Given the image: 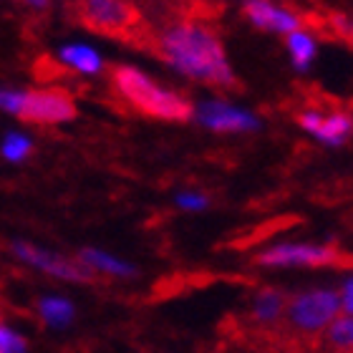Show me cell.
<instances>
[{"label": "cell", "mask_w": 353, "mask_h": 353, "mask_svg": "<svg viewBox=\"0 0 353 353\" xmlns=\"http://www.w3.org/2000/svg\"><path fill=\"white\" fill-rule=\"evenodd\" d=\"M59 61L63 66L71 68V71H79V74H99L101 71L99 53L86 48V46H66L59 53Z\"/></svg>", "instance_id": "cell-13"}, {"label": "cell", "mask_w": 353, "mask_h": 353, "mask_svg": "<svg viewBox=\"0 0 353 353\" xmlns=\"http://www.w3.org/2000/svg\"><path fill=\"white\" fill-rule=\"evenodd\" d=\"M176 202H179V207H184V210H202V207L207 205V199L199 197V194H179Z\"/></svg>", "instance_id": "cell-21"}, {"label": "cell", "mask_w": 353, "mask_h": 353, "mask_svg": "<svg viewBox=\"0 0 353 353\" xmlns=\"http://www.w3.org/2000/svg\"><path fill=\"white\" fill-rule=\"evenodd\" d=\"M258 265L265 268H290V265H310V268H318V265H339L343 263V252L336 250V248H328V245H278V248H270V250L260 252Z\"/></svg>", "instance_id": "cell-8"}, {"label": "cell", "mask_w": 353, "mask_h": 353, "mask_svg": "<svg viewBox=\"0 0 353 353\" xmlns=\"http://www.w3.org/2000/svg\"><path fill=\"white\" fill-rule=\"evenodd\" d=\"M197 119L214 132H248L258 129V119L248 111L232 109L222 101H207L197 109Z\"/></svg>", "instance_id": "cell-10"}, {"label": "cell", "mask_w": 353, "mask_h": 353, "mask_svg": "<svg viewBox=\"0 0 353 353\" xmlns=\"http://www.w3.org/2000/svg\"><path fill=\"white\" fill-rule=\"evenodd\" d=\"M30 152H33V144H30V139L21 137V134H10V137L3 141V157L10 159V162H23Z\"/></svg>", "instance_id": "cell-19"}, {"label": "cell", "mask_w": 353, "mask_h": 353, "mask_svg": "<svg viewBox=\"0 0 353 353\" xmlns=\"http://www.w3.org/2000/svg\"><path fill=\"white\" fill-rule=\"evenodd\" d=\"M8 252L18 258L23 265H30L36 270L51 275V278L66 280V283H94V272L86 270L79 260L63 258V255H56L51 250H43L33 243H26V240H10L8 243Z\"/></svg>", "instance_id": "cell-7"}, {"label": "cell", "mask_w": 353, "mask_h": 353, "mask_svg": "<svg viewBox=\"0 0 353 353\" xmlns=\"http://www.w3.org/2000/svg\"><path fill=\"white\" fill-rule=\"evenodd\" d=\"M0 109L10 111L28 124H63L76 119L74 96L66 88L36 91H0Z\"/></svg>", "instance_id": "cell-4"}, {"label": "cell", "mask_w": 353, "mask_h": 353, "mask_svg": "<svg viewBox=\"0 0 353 353\" xmlns=\"http://www.w3.org/2000/svg\"><path fill=\"white\" fill-rule=\"evenodd\" d=\"M288 48H290V56H293V63L298 68H305L316 53V43L310 38L308 30H295L288 36Z\"/></svg>", "instance_id": "cell-16"}, {"label": "cell", "mask_w": 353, "mask_h": 353, "mask_svg": "<svg viewBox=\"0 0 353 353\" xmlns=\"http://www.w3.org/2000/svg\"><path fill=\"white\" fill-rule=\"evenodd\" d=\"M285 305H288L285 293H280L275 288H263V290H258L255 301H252L250 316L255 323L272 325L275 321H280V318L285 316Z\"/></svg>", "instance_id": "cell-11"}, {"label": "cell", "mask_w": 353, "mask_h": 353, "mask_svg": "<svg viewBox=\"0 0 353 353\" xmlns=\"http://www.w3.org/2000/svg\"><path fill=\"white\" fill-rule=\"evenodd\" d=\"M214 10L207 13H167L149 21L147 41L141 51L154 53L176 71L212 88L237 91L235 79L222 48L220 33L214 28Z\"/></svg>", "instance_id": "cell-1"}, {"label": "cell", "mask_w": 353, "mask_h": 353, "mask_svg": "<svg viewBox=\"0 0 353 353\" xmlns=\"http://www.w3.org/2000/svg\"><path fill=\"white\" fill-rule=\"evenodd\" d=\"M325 33L333 41H346L353 46V18L341 13H325Z\"/></svg>", "instance_id": "cell-18"}, {"label": "cell", "mask_w": 353, "mask_h": 353, "mask_svg": "<svg viewBox=\"0 0 353 353\" xmlns=\"http://www.w3.org/2000/svg\"><path fill=\"white\" fill-rule=\"evenodd\" d=\"M38 316L43 321L46 325L51 328H63L74 321V305L66 301V298H41L36 305Z\"/></svg>", "instance_id": "cell-14"}, {"label": "cell", "mask_w": 353, "mask_h": 353, "mask_svg": "<svg viewBox=\"0 0 353 353\" xmlns=\"http://www.w3.org/2000/svg\"><path fill=\"white\" fill-rule=\"evenodd\" d=\"M243 13L258 28L278 30V33H295V30L310 28V13H298L293 8L275 6L272 0H245Z\"/></svg>", "instance_id": "cell-9"}, {"label": "cell", "mask_w": 353, "mask_h": 353, "mask_svg": "<svg viewBox=\"0 0 353 353\" xmlns=\"http://www.w3.org/2000/svg\"><path fill=\"white\" fill-rule=\"evenodd\" d=\"M109 83L114 88V96L126 103L132 111L149 119H164V121H187L194 114L184 96L167 91L159 83H154L144 71L134 66H109Z\"/></svg>", "instance_id": "cell-3"}, {"label": "cell", "mask_w": 353, "mask_h": 353, "mask_svg": "<svg viewBox=\"0 0 353 353\" xmlns=\"http://www.w3.org/2000/svg\"><path fill=\"white\" fill-rule=\"evenodd\" d=\"M341 310V298L331 290H310L288 298L285 321L301 336H318L336 321Z\"/></svg>", "instance_id": "cell-5"}, {"label": "cell", "mask_w": 353, "mask_h": 353, "mask_svg": "<svg viewBox=\"0 0 353 353\" xmlns=\"http://www.w3.org/2000/svg\"><path fill=\"white\" fill-rule=\"evenodd\" d=\"M76 71H71L68 66H63L59 59H38L33 63V76H36L38 81H56V79H71Z\"/></svg>", "instance_id": "cell-17"}, {"label": "cell", "mask_w": 353, "mask_h": 353, "mask_svg": "<svg viewBox=\"0 0 353 353\" xmlns=\"http://www.w3.org/2000/svg\"><path fill=\"white\" fill-rule=\"evenodd\" d=\"M21 3H26L30 8H38V10H48V6H51V0H21Z\"/></svg>", "instance_id": "cell-23"}, {"label": "cell", "mask_w": 353, "mask_h": 353, "mask_svg": "<svg viewBox=\"0 0 353 353\" xmlns=\"http://www.w3.org/2000/svg\"><path fill=\"white\" fill-rule=\"evenodd\" d=\"M298 124L305 132L316 134L318 139L325 144H343L348 139V134L353 132V117L348 111H343L339 103L328 101H305L295 114Z\"/></svg>", "instance_id": "cell-6"}, {"label": "cell", "mask_w": 353, "mask_h": 353, "mask_svg": "<svg viewBox=\"0 0 353 353\" xmlns=\"http://www.w3.org/2000/svg\"><path fill=\"white\" fill-rule=\"evenodd\" d=\"M325 341L328 346L336 348V351H346L353 353V316L336 318L328 331H325Z\"/></svg>", "instance_id": "cell-15"}, {"label": "cell", "mask_w": 353, "mask_h": 353, "mask_svg": "<svg viewBox=\"0 0 353 353\" xmlns=\"http://www.w3.org/2000/svg\"><path fill=\"white\" fill-rule=\"evenodd\" d=\"M76 260H79L86 270L94 272V275L96 272H103V275H117V278H134V275L139 272L134 265L124 263V260H119V258H111V255H106V252H101V250H94V248H83Z\"/></svg>", "instance_id": "cell-12"}, {"label": "cell", "mask_w": 353, "mask_h": 353, "mask_svg": "<svg viewBox=\"0 0 353 353\" xmlns=\"http://www.w3.org/2000/svg\"><path fill=\"white\" fill-rule=\"evenodd\" d=\"M26 351H28L26 339L0 321V353H26Z\"/></svg>", "instance_id": "cell-20"}, {"label": "cell", "mask_w": 353, "mask_h": 353, "mask_svg": "<svg viewBox=\"0 0 353 353\" xmlns=\"http://www.w3.org/2000/svg\"><path fill=\"white\" fill-rule=\"evenodd\" d=\"M341 305L348 310V316H353V278L343 283V293H341Z\"/></svg>", "instance_id": "cell-22"}, {"label": "cell", "mask_w": 353, "mask_h": 353, "mask_svg": "<svg viewBox=\"0 0 353 353\" xmlns=\"http://www.w3.org/2000/svg\"><path fill=\"white\" fill-rule=\"evenodd\" d=\"M66 13L76 26L139 51L147 41L149 18L134 0H66Z\"/></svg>", "instance_id": "cell-2"}]
</instances>
